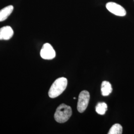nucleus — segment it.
<instances>
[{
    "mask_svg": "<svg viewBox=\"0 0 134 134\" xmlns=\"http://www.w3.org/2000/svg\"><path fill=\"white\" fill-rule=\"evenodd\" d=\"M67 84L68 81L65 77H60L55 80L48 92L49 97L54 98L61 94L66 90Z\"/></svg>",
    "mask_w": 134,
    "mask_h": 134,
    "instance_id": "f257e3e1",
    "label": "nucleus"
},
{
    "mask_svg": "<svg viewBox=\"0 0 134 134\" xmlns=\"http://www.w3.org/2000/svg\"><path fill=\"white\" fill-rule=\"evenodd\" d=\"M72 115V108L70 106L65 104L59 106L54 114L55 120L60 123L67 122Z\"/></svg>",
    "mask_w": 134,
    "mask_h": 134,
    "instance_id": "f03ea898",
    "label": "nucleus"
},
{
    "mask_svg": "<svg viewBox=\"0 0 134 134\" xmlns=\"http://www.w3.org/2000/svg\"><path fill=\"white\" fill-rule=\"evenodd\" d=\"M90 98V96L88 91H83L80 93L77 105V109L79 112L82 113L86 110Z\"/></svg>",
    "mask_w": 134,
    "mask_h": 134,
    "instance_id": "7ed1b4c3",
    "label": "nucleus"
},
{
    "mask_svg": "<svg viewBox=\"0 0 134 134\" xmlns=\"http://www.w3.org/2000/svg\"><path fill=\"white\" fill-rule=\"evenodd\" d=\"M106 8L110 13L117 16H123L126 14V11L121 5L114 2H109L106 5Z\"/></svg>",
    "mask_w": 134,
    "mask_h": 134,
    "instance_id": "20e7f679",
    "label": "nucleus"
},
{
    "mask_svg": "<svg viewBox=\"0 0 134 134\" xmlns=\"http://www.w3.org/2000/svg\"><path fill=\"white\" fill-rule=\"evenodd\" d=\"M40 56L45 60H52L55 57L56 52L49 43L44 44L40 51Z\"/></svg>",
    "mask_w": 134,
    "mask_h": 134,
    "instance_id": "39448f33",
    "label": "nucleus"
},
{
    "mask_svg": "<svg viewBox=\"0 0 134 134\" xmlns=\"http://www.w3.org/2000/svg\"><path fill=\"white\" fill-rule=\"evenodd\" d=\"M13 35L14 31L10 26H5L0 29V40H9Z\"/></svg>",
    "mask_w": 134,
    "mask_h": 134,
    "instance_id": "423d86ee",
    "label": "nucleus"
},
{
    "mask_svg": "<svg viewBox=\"0 0 134 134\" xmlns=\"http://www.w3.org/2000/svg\"><path fill=\"white\" fill-rule=\"evenodd\" d=\"M14 10V7L12 5H8L0 10V21H4L11 14Z\"/></svg>",
    "mask_w": 134,
    "mask_h": 134,
    "instance_id": "0eeeda50",
    "label": "nucleus"
},
{
    "mask_svg": "<svg viewBox=\"0 0 134 134\" xmlns=\"http://www.w3.org/2000/svg\"><path fill=\"white\" fill-rule=\"evenodd\" d=\"M101 91L103 96H108L112 91V88L110 82L107 81H103L101 84Z\"/></svg>",
    "mask_w": 134,
    "mask_h": 134,
    "instance_id": "6e6552de",
    "label": "nucleus"
},
{
    "mask_svg": "<svg viewBox=\"0 0 134 134\" xmlns=\"http://www.w3.org/2000/svg\"><path fill=\"white\" fill-rule=\"evenodd\" d=\"M96 112L100 115H104L107 110V105L104 102H100L97 104L96 107Z\"/></svg>",
    "mask_w": 134,
    "mask_h": 134,
    "instance_id": "1a4fd4ad",
    "label": "nucleus"
},
{
    "mask_svg": "<svg viewBox=\"0 0 134 134\" xmlns=\"http://www.w3.org/2000/svg\"><path fill=\"white\" fill-rule=\"evenodd\" d=\"M123 128L119 124L113 125L109 131L108 134H121L122 133Z\"/></svg>",
    "mask_w": 134,
    "mask_h": 134,
    "instance_id": "9d476101",
    "label": "nucleus"
},
{
    "mask_svg": "<svg viewBox=\"0 0 134 134\" xmlns=\"http://www.w3.org/2000/svg\"><path fill=\"white\" fill-rule=\"evenodd\" d=\"M74 99H76V97H74Z\"/></svg>",
    "mask_w": 134,
    "mask_h": 134,
    "instance_id": "9b49d317",
    "label": "nucleus"
}]
</instances>
